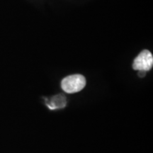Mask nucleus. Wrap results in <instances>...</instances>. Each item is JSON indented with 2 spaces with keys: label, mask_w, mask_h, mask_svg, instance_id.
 Listing matches in <instances>:
<instances>
[{
  "label": "nucleus",
  "mask_w": 153,
  "mask_h": 153,
  "mask_svg": "<svg viewBox=\"0 0 153 153\" xmlns=\"http://www.w3.org/2000/svg\"><path fill=\"white\" fill-rule=\"evenodd\" d=\"M85 77L79 74L66 76L61 82V87L62 90L68 94L79 92L85 88Z\"/></svg>",
  "instance_id": "nucleus-1"
},
{
  "label": "nucleus",
  "mask_w": 153,
  "mask_h": 153,
  "mask_svg": "<svg viewBox=\"0 0 153 153\" xmlns=\"http://www.w3.org/2000/svg\"><path fill=\"white\" fill-rule=\"evenodd\" d=\"M153 65V57L152 53L148 50H144L136 57L133 61V68L135 70H143L148 72Z\"/></svg>",
  "instance_id": "nucleus-2"
},
{
  "label": "nucleus",
  "mask_w": 153,
  "mask_h": 153,
  "mask_svg": "<svg viewBox=\"0 0 153 153\" xmlns=\"http://www.w3.org/2000/svg\"><path fill=\"white\" fill-rule=\"evenodd\" d=\"M146 75V72L143 71V70H140L138 72V76H140V77H144V76Z\"/></svg>",
  "instance_id": "nucleus-3"
}]
</instances>
